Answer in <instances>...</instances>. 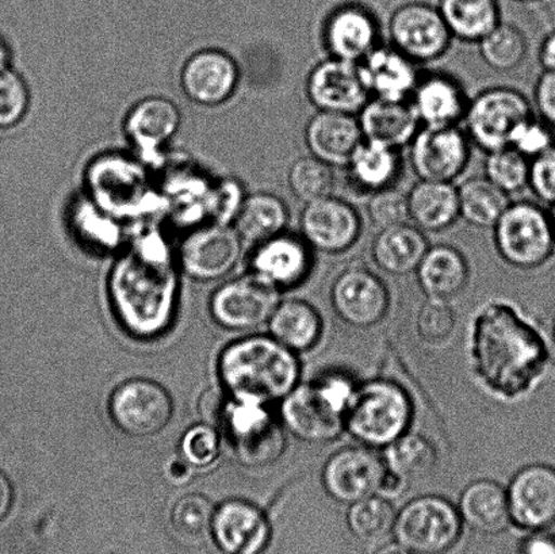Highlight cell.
I'll use <instances>...</instances> for the list:
<instances>
[{
	"mask_svg": "<svg viewBox=\"0 0 555 554\" xmlns=\"http://www.w3.org/2000/svg\"><path fill=\"white\" fill-rule=\"evenodd\" d=\"M488 306L475 320L473 372L488 394L513 400L530 390L545 371V342L504 302Z\"/></svg>",
	"mask_w": 555,
	"mask_h": 554,
	"instance_id": "6da1fadb",
	"label": "cell"
},
{
	"mask_svg": "<svg viewBox=\"0 0 555 554\" xmlns=\"http://www.w3.org/2000/svg\"><path fill=\"white\" fill-rule=\"evenodd\" d=\"M108 291L119 323L135 338H156L170 327L178 284L165 249L144 247L125 255L114 266Z\"/></svg>",
	"mask_w": 555,
	"mask_h": 554,
	"instance_id": "7a4b0ae2",
	"label": "cell"
},
{
	"mask_svg": "<svg viewBox=\"0 0 555 554\" xmlns=\"http://www.w3.org/2000/svg\"><path fill=\"white\" fill-rule=\"evenodd\" d=\"M219 374L233 398L269 405L285 399L301 383V362L273 336H251L225 347Z\"/></svg>",
	"mask_w": 555,
	"mask_h": 554,
	"instance_id": "3957f363",
	"label": "cell"
},
{
	"mask_svg": "<svg viewBox=\"0 0 555 554\" xmlns=\"http://www.w3.org/2000/svg\"><path fill=\"white\" fill-rule=\"evenodd\" d=\"M198 409L204 423L227 438L243 466L266 468L285 452V428L268 404L233 398L225 389H209L201 396Z\"/></svg>",
	"mask_w": 555,
	"mask_h": 554,
	"instance_id": "277c9868",
	"label": "cell"
},
{
	"mask_svg": "<svg viewBox=\"0 0 555 554\" xmlns=\"http://www.w3.org/2000/svg\"><path fill=\"white\" fill-rule=\"evenodd\" d=\"M359 384L350 373L328 371L299 383L281 401L282 426L307 443H330L345 434L348 407Z\"/></svg>",
	"mask_w": 555,
	"mask_h": 554,
	"instance_id": "5b68a950",
	"label": "cell"
},
{
	"mask_svg": "<svg viewBox=\"0 0 555 554\" xmlns=\"http://www.w3.org/2000/svg\"><path fill=\"white\" fill-rule=\"evenodd\" d=\"M413 403L400 384L386 378L359 384L348 407L345 433L362 447L385 450L411 431Z\"/></svg>",
	"mask_w": 555,
	"mask_h": 554,
	"instance_id": "8992f818",
	"label": "cell"
},
{
	"mask_svg": "<svg viewBox=\"0 0 555 554\" xmlns=\"http://www.w3.org/2000/svg\"><path fill=\"white\" fill-rule=\"evenodd\" d=\"M499 257L519 270H534L555 253V235L547 209L529 199L511 201L493 227Z\"/></svg>",
	"mask_w": 555,
	"mask_h": 554,
	"instance_id": "52a82bcc",
	"label": "cell"
},
{
	"mask_svg": "<svg viewBox=\"0 0 555 554\" xmlns=\"http://www.w3.org/2000/svg\"><path fill=\"white\" fill-rule=\"evenodd\" d=\"M459 508L449 499L423 495L408 502L396 515V542L412 554H443L462 533Z\"/></svg>",
	"mask_w": 555,
	"mask_h": 554,
	"instance_id": "ba28073f",
	"label": "cell"
},
{
	"mask_svg": "<svg viewBox=\"0 0 555 554\" xmlns=\"http://www.w3.org/2000/svg\"><path fill=\"white\" fill-rule=\"evenodd\" d=\"M534 117L529 98L508 86L489 87L469 101L464 118L473 145L488 152L509 146L520 124Z\"/></svg>",
	"mask_w": 555,
	"mask_h": 554,
	"instance_id": "9c48e42d",
	"label": "cell"
},
{
	"mask_svg": "<svg viewBox=\"0 0 555 554\" xmlns=\"http://www.w3.org/2000/svg\"><path fill=\"white\" fill-rule=\"evenodd\" d=\"M388 30L390 46L417 65L438 62L454 40L437 5L418 0L396 9Z\"/></svg>",
	"mask_w": 555,
	"mask_h": 554,
	"instance_id": "30bf717a",
	"label": "cell"
},
{
	"mask_svg": "<svg viewBox=\"0 0 555 554\" xmlns=\"http://www.w3.org/2000/svg\"><path fill=\"white\" fill-rule=\"evenodd\" d=\"M108 412L114 425L127 436L149 438L168 426L173 415V401L160 384L132 378L114 389Z\"/></svg>",
	"mask_w": 555,
	"mask_h": 554,
	"instance_id": "8fae6325",
	"label": "cell"
},
{
	"mask_svg": "<svg viewBox=\"0 0 555 554\" xmlns=\"http://www.w3.org/2000/svg\"><path fill=\"white\" fill-rule=\"evenodd\" d=\"M408 146V160L418 181L455 183L470 165L473 144L460 125L422 127Z\"/></svg>",
	"mask_w": 555,
	"mask_h": 554,
	"instance_id": "7c38bea8",
	"label": "cell"
},
{
	"mask_svg": "<svg viewBox=\"0 0 555 554\" xmlns=\"http://www.w3.org/2000/svg\"><path fill=\"white\" fill-rule=\"evenodd\" d=\"M299 235L314 253L341 255L361 241L363 219L350 201L335 194L305 204L299 215Z\"/></svg>",
	"mask_w": 555,
	"mask_h": 554,
	"instance_id": "4fadbf2b",
	"label": "cell"
},
{
	"mask_svg": "<svg viewBox=\"0 0 555 554\" xmlns=\"http://www.w3.org/2000/svg\"><path fill=\"white\" fill-rule=\"evenodd\" d=\"M330 298L336 317L359 330L383 323L391 302L385 282L363 266H350L337 274L332 282Z\"/></svg>",
	"mask_w": 555,
	"mask_h": 554,
	"instance_id": "5bb4252c",
	"label": "cell"
},
{
	"mask_svg": "<svg viewBox=\"0 0 555 554\" xmlns=\"http://www.w3.org/2000/svg\"><path fill=\"white\" fill-rule=\"evenodd\" d=\"M385 472V461L378 450L357 445L330 455L321 471V485L335 502L350 506L378 493Z\"/></svg>",
	"mask_w": 555,
	"mask_h": 554,
	"instance_id": "9a60e30c",
	"label": "cell"
},
{
	"mask_svg": "<svg viewBox=\"0 0 555 554\" xmlns=\"http://www.w3.org/2000/svg\"><path fill=\"white\" fill-rule=\"evenodd\" d=\"M280 302L281 291L253 274L219 287L210 313L227 330H253L269 323Z\"/></svg>",
	"mask_w": 555,
	"mask_h": 554,
	"instance_id": "2e32d148",
	"label": "cell"
},
{
	"mask_svg": "<svg viewBox=\"0 0 555 554\" xmlns=\"http://www.w3.org/2000/svg\"><path fill=\"white\" fill-rule=\"evenodd\" d=\"M380 26L374 11L361 2H343L326 14L321 43L330 57L359 64L379 46Z\"/></svg>",
	"mask_w": 555,
	"mask_h": 554,
	"instance_id": "e0dca14e",
	"label": "cell"
},
{
	"mask_svg": "<svg viewBox=\"0 0 555 554\" xmlns=\"http://www.w3.org/2000/svg\"><path fill=\"white\" fill-rule=\"evenodd\" d=\"M511 523L520 529L546 531L555 525V468L530 464L516 472L507 487Z\"/></svg>",
	"mask_w": 555,
	"mask_h": 554,
	"instance_id": "ac0fdd59",
	"label": "cell"
},
{
	"mask_svg": "<svg viewBox=\"0 0 555 554\" xmlns=\"http://www.w3.org/2000/svg\"><path fill=\"white\" fill-rule=\"evenodd\" d=\"M305 92L315 112L357 116L370 100L358 64L330 56L310 69Z\"/></svg>",
	"mask_w": 555,
	"mask_h": 554,
	"instance_id": "d6986e66",
	"label": "cell"
},
{
	"mask_svg": "<svg viewBox=\"0 0 555 554\" xmlns=\"http://www.w3.org/2000/svg\"><path fill=\"white\" fill-rule=\"evenodd\" d=\"M314 255V249L299 232L285 231L257 244L251 260L253 274L278 291L294 289L312 274Z\"/></svg>",
	"mask_w": 555,
	"mask_h": 554,
	"instance_id": "ffe728a7",
	"label": "cell"
},
{
	"mask_svg": "<svg viewBox=\"0 0 555 554\" xmlns=\"http://www.w3.org/2000/svg\"><path fill=\"white\" fill-rule=\"evenodd\" d=\"M210 533L225 554H260L269 545L271 526L257 504L231 499L215 510Z\"/></svg>",
	"mask_w": 555,
	"mask_h": 554,
	"instance_id": "44dd1931",
	"label": "cell"
},
{
	"mask_svg": "<svg viewBox=\"0 0 555 554\" xmlns=\"http://www.w3.org/2000/svg\"><path fill=\"white\" fill-rule=\"evenodd\" d=\"M242 255V237L225 227L195 231L181 248V265L197 281H216L235 268Z\"/></svg>",
	"mask_w": 555,
	"mask_h": 554,
	"instance_id": "7402d4cb",
	"label": "cell"
},
{
	"mask_svg": "<svg viewBox=\"0 0 555 554\" xmlns=\"http://www.w3.org/2000/svg\"><path fill=\"white\" fill-rule=\"evenodd\" d=\"M469 96L455 76L442 70L421 74L410 98L422 127H455L464 123Z\"/></svg>",
	"mask_w": 555,
	"mask_h": 554,
	"instance_id": "603a6c76",
	"label": "cell"
},
{
	"mask_svg": "<svg viewBox=\"0 0 555 554\" xmlns=\"http://www.w3.org/2000/svg\"><path fill=\"white\" fill-rule=\"evenodd\" d=\"M238 81L237 65L227 53L204 49L184 64L181 83L190 101L217 106L230 100Z\"/></svg>",
	"mask_w": 555,
	"mask_h": 554,
	"instance_id": "cb8c5ba5",
	"label": "cell"
},
{
	"mask_svg": "<svg viewBox=\"0 0 555 554\" xmlns=\"http://www.w3.org/2000/svg\"><path fill=\"white\" fill-rule=\"evenodd\" d=\"M309 155L334 168H346L364 141L353 114L315 112L304 130Z\"/></svg>",
	"mask_w": 555,
	"mask_h": 554,
	"instance_id": "d4e9b609",
	"label": "cell"
},
{
	"mask_svg": "<svg viewBox=\"0 0 555 554\" xmlns=\"http://www.w3.org/2000/svg\"><path fill=\"white\" fill-rule=\"evenodd\" d=\"M358 67L370 98L386 101H410L422 74L412 60L383 43L370 52Z\"/></svg>",
	"mask_w": 555,
	"mask_h": 554,
	"instance_id": "484cf974",
	"label": "cell"
},
{
	"mask_svg": "<svg viewBox=\"0 0 555 554\" xmlns=\"http://www.w3.org/2000/svg\"><path fill=\"white\" fill-rule=\"evenodd\" d=\"M415 274L426 298L451 302L469 285L470 266L461 249L440 243L429 246Z\"/></svg>",
	"mask_w": 555,
	"mask_h": 554,
	"instance_id": "4316f807",
	"label": "cell"
},
{
	"mask_svg": "<svg viewBox=\"0 0 555 554\" xmlns=\"http://www.w3.org/2000/svg\"><path fill=\"white\" fill-rule=\"evenodd\" d=\"M363 139L402 150L411 144L421 121L410 101H386L370 98L357 114Z\"/></svg>",
	"mask_w": 555,
	"mask_h": 554,
	"instance_id": "83f0119b",
	"label": "cell"
},
{
	"mask_svg": "<svg viewBox=\"0 0 555 554\" xmlns=\"http://www.w3.org/2000/svg\"><path fill=\"white\" fill-rule=\"evenodd\" d=\"M346 170L353 192L372 195L379 190L397 188L404 172V157L401 150L364 140Z\"/></svg>",
	"mask_w": 555,
	"mask_h": 554,
	"instance_id": "f1b7e54d",
	"label": "cell"
},
{
	"mask_svg": "<svg viewBox=\"0 0 555 554\" xmlns=\"http://www.w3.org/2000/svg\"><path fill=\"white\" fill-rule=\"evenodd\" d=\"M406 201L410 222L424 233L448 231L461 219L455 183L418 181L406 194Z\"/></svg>",
	"mask_w": 555,
	"mask_h": 554,
	"instance_id": "f546056e",
	"label": "cell"
},
{
	"mask_svg": "<svg viewBox=\"0 0 555 554\" xmlns=\"http://www.w3.org/2000/svg\"><path fill=\"white\" fill-rule=\"evenodd\" d=\"M456 508L462 523L478 533L499 534L513 524L507 488L494 480L472 481L461 492Z\"/></svg>",
	"mask_w": 555,
	"mask_h": 554,
	"instance_id": "4dcf8cb0",
	"label": "cell"
},
{
	"mask_svg": "<svg viewBox=\"0 0 555 554\" xmlns=\"http://www.w3.org/2000/svg\"><path fill=\"white\" fill-rule=\"evenodd\" d=\"M429 248L426 233L412 222L379 230L372 244V258L384 273L395 276L415 273Z\"/></svg>",
	"mask_w": 555,
	"mask_h": 554,
	"instance_id": "1f68e13d",
	"label": "cell"
},
{
	"mask_svg": "<svg viewBox=\"0 0 555 554\" xmlns=\"http://www.w3.org/2000/svg\"><path fill=\"white\" fill-rule=\"evenodd\" d=\"M269 327L271 336L296 355L313 350L324 333L323 318L318 309L298 298L278 304Z\"/></svg>",
	"mask_w": 555,
	"mask_h": 554,
	"instance_id": "d6a6232c",
	"label": "cell"
},
{
	"mask_svg": "<svg viewBox=\"0 0 555 554\" xmlns=\"http://www.w3.org/2000/svg\"><path fill=\"white\" fill-rule=\"evenodd\" d=\"M181 125L176 103L166 98L151 96L140 101L127 118V133L143 152H156L170 141Z\"/></svg>",
	"mask_w": 555,
	"mask_h": 554,
	"instance_id": "836d02e7",
	"label": "cell"
},
{
	"mask_svg": "<svg viewBox=\"0 0 555 554\" xmlns=\"http://www.w3.org/2000/svg\"><path fill=\"white\" fill-rule=\"evenodd\" d=\"M442 14L454 40L478 43L502 24L499 0H439Z\"/></svg>",
	"mask_w": 555,
	"mask_h": 554,
	"instance_id": "e575fe53",
	"label": "cell"
},
{
	"mask_svg": "<svg viewBox=\"0 0 555 554\" xmlns=\"http://www.w3.org/2000/svg\"><path fill=\"white\" fill-rule=\"evenodd\" d=\"M291 220L285 201L271 193H258L244 201L237 216L238 236L255 244L285 232Z\"/></svg>",
	"mask_w": 555,
	"mask_h": 554,
	"instance_id": "d590c367",
	"label": "cell"
},
{
	"mask_svg": "<svg viewBox=\"0 0 555 554\" xmlns=\"http://www.w3.org/2000/svg\"><path fill=\"white\" fill-rule=\"evenodd\" d=\"M460 217L480 230H493L511 197L486 177H472L459 186Z\"/></svg>",
	"mask_w": 555,
	"mask_h": 554,
	"instance_id": "8d00e7d4",
	"label": "cell"
},
{
	"mask_svg": "<svg viewBox=\"0 0 555 554\" xmlns=\"http://www.w3.org/2000/svg\"><path fill=\"white\" fill-rule=\"evenodd\" d=\"M386 468L408 485L426 479L437 468V448L422 434L408 431L384 450Z\"/></svg>",
	"mask_w": 555,
	"mask_h": 554,
	"instance_id": "74e56055",
	"label": "cell"
},
{
	"mask_svg": "<svg viewBox=\"0 0 555 554\" xmlns=\"http://www.w3.org/2000/svg\"><path fill=\"white\" fill-rule=\"evenodd\" d=\"M483 63L498 73L518 69L529 56V40L519 26L502 22L477 43Z\"/></svg>",
	"mask_w": 555,
	"mask_h": 554,
	"instance_id": "f35d334b",
	"label": "cell"
},
{
	"mask_svg": "<svg viewBox=\"0 0 555 554\" xmlns=\"http://www.w3.org/2000/svg\"><path fill=\"white\" fill-rule=\"evenodd\" d=\"M396 515L390 499L375 493L348 506L347 525L358 540L374 544L393 534Z\"/></svg>",
	"mask_w": 555,
	"mask_h": 554,
	"instance_id": "ab89813d",
	"label": "cell"
},
{
	"mask_svg": "<svg viewBox=\"0 0 555 554\" xmlns=\"http://www.w3.org/2000/svg\"><path fill=\"white\" fill-rule=\"evenodd\" d=\"M287 186L301 203L309 204L315 199L334 194L336 186L335 168L315 159L312 155L299 157L287 172Z\"/></svg>",
	"mask_w": 555,
	"mask_h": 554,
	"instance_id": "60d3db41",
	"label": "cell"
},
{
	"mask_svg": "<svg viewBox=\"0 0 555 554\" xmlns=\"http://www.w3.org/2000/svg\"><path fill=\"white\" fill-rule=\"evenodd\" d=\"M483 177L513 197L529 189L530 160L513 146L488 152Z\"/></svg>",
	"mask_w": 555,
	"mask_h": 554,
	"instance_id": "b9f144b4",
	"label": "cell"
},
{
	"mask_svg": "<svg viewBox=\"0 0 555 554\" xmlns=\"http://www.w3.org/2000/svg\"><path fill=\"white\" fill-rule=\"evenodd\" d=\"M215 510L214 504L203 493H188L173 504L172 528L182 539L198 541L210 533Z\"/></svg>",
	"mask_w": 555,
	"mask_h": 554,
	"instance_id": "7bdbcfd3",
	"label": "cell"
},
{
	"mask_svg": "<svg viewBox=\"0 0 555 554\" xmlns=\"http://www.w3.org/2000/svg\"><path fill=\"white\" fill-rule=\"evenodd\" d=\"M456 314L449 301L427 298L418 308L416 317V333L428 346L444 345L454 334Z\"/></svg>",
	"mask_w": 555,
	"mask_h": 554,
	"instance_id": "ee69618b",
	"label": "cell"
},
{
	"mask_svg": "<svg viewBox=\"0 0 555 554\" xmlns=\"http://www.w3.org/2000/svg\"><path fill=\"white\" fill-rule=\"evenodd\" d=\"M29 107V91L14 70H0V129L15 127Z\"/></svg>",
	"mask_w": 555,
	"mask_h": 554,
	"instance_id": "f6af8a7d",
	"label": "cell"
},
{
	"mask_svg": "<svg viewBox=\"0 0 555 554\" xmlns=\"http://www.w3.org/2000/svg\"><path fill=\"white\" fill-rule=\"evenodd\" d=\"M182 459L193 468H206L219 459L220 434L210 425L190 427L181 441Z\"/></svg>",
	"mask_w": 555,
	"mask_h": 554,
	"instance_id": "bcb514c9",
	"label": "cell"
},
{
	"mask_svg": "<svg viewBox=\"0 0 555 554\" xmlns=\"http://www.w3.org/2000/svg\"><path fill=\"white\" fill-rule=\"evenodd\" d=\"M367 216L370 222L378 231L410 222L406 194L400 192L397 188L373 193L370 195L367 203Z\"/></svg>",
	"mask_w": 555,
	"mask_h": 554,
	"instance_id": "7dc6e473",
	"label": "cell"
},
{
	"mask_svg": "<svg viewBox=\"0 0 555 554\" xmlns=\"http://www.w3.org/2000/svg\"><path fill=\"white\" fill-rule=\"evenodd\" d=\"M555 145V133L543 119L531 117L516 128L509 146L532 160Z\"/></svg>",
	"mask_w": 555,
	"mask_h": 554,
	"instance_id": "c3c4849f",
	"label": "cell"
},
{
	"mask_svg": "<svg viewBox=\"0 0 555 554\" xmlns=\"http://www.w3.org/2000/svg\"><path fill=\"white\" fill-rule=\"evenodd\" d=\"M529 189L543 205L555 204V145L530 160Z\"/></svg>",
	"mask_w": 555,
	"mask_h": 554,
	"instance_id": "681fc988",
	"label": "cell"
},
{
	"mask_svg": "<svg viewBox=\"0 0 555 554\" xmlns=\"http://www.w3.org/2000/svg\"><path fill=\"white\" fill-rule=\"evenodd\" d=\"M534 106L541 119L555 129V70H543L538 78Z\"/></svg>",
	"mask_w": 555,
	"mask_h": 554,
	"instance_id": "f907efd6",
	"label": "cell"
},
{
	"mask_svg": "<svg viewBox=\"0 0 555 554\" xmlns=\"http://www.w3.org/2000/svg\"><path fill=\"white\" fill-rule=\"evenodd\" d=\"M524 554H555V536L534 531L525 542Z\"/></svg>",
	"mask_w": 555,
	"mask_h": 554,
	"instance_id": "816d5d0a",
	"label": "cell"
},
{
	"mask_svg": "<svg viewBox=\"0 0 555 554\" xmlns=\"http://www.w3.org/2000/svg\"><path fill=\"white\" fill-rule=\"evenodd\" d=\"M193 466L188 463V461L182 460H171L170 463L166 466V476L167 479L172 482V485H186L192 477Z\"/></svg>",
	"mask_w": 555,
	"mask_h": 554,
	"instance_id": "f5cc1de1",
	"label": "cell"
},
{
	"mask_svg": "<svg viewBox=\"0 0 555 554\" xmlns=\"http://www.w3.org/2000/svg\"><path fill=\"white\" fill-rule=\"evenodd\" d=\"M538 62L543 70H555V30L548 33L538 51Z\"/></svg>",
	"mask_w": 555,
	"mask_h": 554,
	"instance_id": "db71d44e",
	"label": "cell"
},
{
	"mask_svg": "<svg viewBox=\"0 0 555 554\" xmlns=\"http://www.w3.org/2000/svg\"><path fill=\"white\" fill-rule=\"evenodd\" d=\"M11 504H13V487H11L8 476L0 472V520L9 514Z\"/></svg>",
	"mask_w": 555,
	"mask_h": 554,
	"instance_id": "11a10c76",
	"label": "cell"
},
{
	"mask_svg": "<svg viewBox=\"0 0 555 554\" xmlns=\"http://www.w3.org/2000/svg\"><path fill=\"white\" fill-rule=\"evenodd\" d=\"M374 554H412L408 552L404 546H401L399 542H393V544L380 545Z\"/></svg>",
	"mask_w": 555,
	"mask_h": 554,
	"instance_id": "9f6ffc18",
	"label": "cell"
},
{
	"mask_svg": "<svg viewBox=\"0 0 555 554\" xmlns=\"http://www.w3.org/2000/svg\"><path fill=\"white\" fill-rule=\"evenodd\" d=\"M10 63V52L8 46L0 40V70H4L9 68Z\"/></svg>",
	"mask_w": 555,
	"mask_h": 554,
	"instance_id": "6f0895ef",
	"label": "cell"
},
{
	"mask_svg": "<svg viewBox=\"0 0 555 554\" xmlns=\"http://www.w3.org/2000/svg\"><path fill=\"white\" fill-rule=\"evenodd\" d=\"M547 211H548V219H551L552 228H553L554 235H555V204L548 206Z\"/></svg>",
	"mask_w": 555,
	"mask_h": 554,
	"instance_id": "680465c9",
	"label": "cell"
},
{
	"mask_svg": "<svg viewBox=\"0 0 555 554\" xmlns=\"http://www.w3.org/2000/svg\"><path fill=\"white\" fill-rule=\"evenodd\" d=\"M515 2H519V3H537V2H541V0H515Z\"/></svg>",
	"mask_w": 555,
	"mask_h": 554,
	"instance_id": "91938a15",
	"label": "cell"
},
{
	"mask_svg": "<svg viewBox=\"0 0 555 554\" xmlns=\"http://www.w3.org/2000/svg\"><path fill=\"white\" fill-rule=\"evenodd\" d=\"M553 336H554V342H555V320H554V327H553Z\"/></svg>",
	"mask_w": 555,
	"mask_h": 554,
	"instance_id": "94428289",
	"label": "cell"
}]
</instances>
